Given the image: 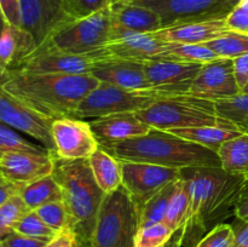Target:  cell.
Returning a JSON list of instances; mask_svg holds the SVG:
<instances>
[{"label": "cell", "mask_w": 248, "mask_h": 247, "mask_svg": "<svg viewBox=\"0 0 248 247\" xmlns=\"http://www.w3.org/2000/svg\"><path fill=\"white\" fill-rule=\"evenodd\" d=\"M181 176L188 183L190 208L186 227L178 237V246L195 247L206 232L234 213L247 177L213 166L186 167L181 170Z\"/></svg>", "instance_id": "1"}, {"label": "cell", "mask_w": 248, "mask_h": 247, "mask_svg": "<svg viewBox=\"0 0 248 247\" xmlns=\"http://www.w3.org/2000/svg\"><path fill=\"white\" fill-rule=\"evenodd\" d=\"M99 82L91 73L28 74L14 70L0 73V85L4 91L52 120L75 118L79 104Z\"/></svg>", "instance_id": "2"}, {"label": "cell", "mask_w": 248, "mask_h": 247, "mask_svg": "<svg viewBox=\"0 0 248 247\" xmlns=\"http://www.w3.org/2000/svg\"><path fill=\"white\" fill-rule=\"evenodd\" d=\"M99 147L120 161L145 162L177 170L198 166L222 167L219 157L212 150L155 128L140 137L103 143Z\"/></svg>", "instance_id": "3"}, {"label": "cell", "mask_w": 248, "mask_h": 247, "mask_svg": "<svg viewBox=\"0 0 248 247\" xmlns=\"http://www.w3.org/2000/svg\"><path fill=\"white\" fill-rule=\"evenodd\" d=\"M53 160L52 176L62 189L69 228L77 235L80 247H91L97 213L106 194L94 181L87 159L67 160L53 153Z\"/></svg>", "instance_id": "4"}, {"label": "cell", "mask_w": 248, "mask_h": 247, "mask_svg": "<svg viewBox=\"0 0 248 247\" xmlns=\"http://www.w3.org/2000/svg\"><path fill=\"white\" fill-rule=\"evenodd\" d=\"M136 115L152 128L160 131L201 126L242 128L218 115L215 102L190 93L160 99Z\"/></svg>", "instance_id": "5"}, {"label": "cell", "mask_w": 248, "mask_h": 247, "mask_svg": "<svg viewBox=\"0 0 248 247\" xmlns=\"http://www.w3.org/2000/svg\"><path fill=\"white\" fill-rule=\"evenodd\" d=\"M140 211L123 185L106 194L96 218L91 247H133Z\"/></svg>", "instance_id": "6"}, {"label": "cell", "mask_w": 248, "mask_h": 247, "mask_svg": "<svg viewBox=\"0 0 248 247\" xmlns=\"http://www.w3.org/2000/svg\"><path fill=\"white\" fill-rule=\"evenodd\" d=\"M165 91H136L125 90L107 82H99L79 104L77 119H96L119 113H138L160 99L179 96Z\"/></svg>", "instance_id": "7"}, {"label": "cell", "mask_w": 248, "mask_h": 247, "mask_svg": "<svg viewBox=\"0 0 248 247\" xmlns=\"http://www.w3.org/2000/svg\"><path fill=\"white\" fill-rule=\"evenodd\" d=\"M111 28L113 24L108 6L91 16L77 19L46 43L63 52L91 55L110 40Z\"/></svg>", "instance_id": "8"}, {"label": "cell", "mask_w": 248, "mask_h": 247, "mask_svg": "<svg viewBox=\"0 0 248 247\" xmlns=\"http://www.w3.org/2000/svg\"><path fill=\"white\" fill-rule=\"evenodd\" d=\"M152 9L162 21V28L190 22L224 19L240 0H123Z\"/></svg>", "instance_id": "9"}, {"label": "cell", "mask_w": 248, "mask_h": 247, "mask_svg": "<svg viewBox=\"0 0 248 247\" xmlns=\"http://www.w3.org/2000/svg\"><path fill=\"white\" fill-rule=\"evenodd\" d=\"M89 56L94 58L97 63L103 61L145 63L162 58L169 60L167 43L153 33H133L114 28H111L110 40Z\"/></svg>", "instance_id": "10"}, {"label": "cell", "mask_w": 248, "mask_h": 247, "mask_svg": "<svg viewBox=\"0 0 248 247\" xmlns=\"http://www.w3.org/2000/svg\"><path fill=\"white\" fill-rule=\"evenodd\" d=\"M19 14L21 28L33 36L38 46L77 21L65 0H19Z\"/></svg>", "instance_id": "11"}, {"label": "cell", "mask_w": 248, "mask_h": 247, "mask_svg": "<svg viewBox=\"0 0 248 247\" xmlns=\"http://www.w3.org/2000/svg\"><path fill=\"white\" fill-rule=\"evenodd\" d=\"M96 64L97 61L91 56L63 52L45 43L18 64L6 70L28 74H86L91 73Z\"/></svg>", "instance_id": "12"}, {"label": "cell", "mask_w": 248, "mask_h": 247, "mask_svg": "<svg viewBox=\"0 0 248 247\" xmlns=\"http://www.w3.org/2000/svg\"><path fill=\"white\" fill-rule=\"evenodd\" d=\"M123 184L140 211L164 186L181 179V170L145 162L121 161Z\"/></svg>", "instance_id": "13"}, {"label": "cell", "mask_w": 248, "mask_h": 247, "mask_svg": "<svg viewBox=\"0 0 248 247\" xmlns=\"http://www.w3.org/2000/svg\"><path fill=\"white\" fill-rule=\"evenodd\" d=\"M0 121L16 131L31 136L44 148L55 153L52 119L43 115L12 97L0 87Z\"/></svg>", "instance_id": "14"}, {"label": "cell", "mask_w": 248, "mask_h": 247, "mask_svg": "<svg viewBox=\"0 0 248 247\" xmlns=\"http://www.w3.org/2000/svg\"><path fill=\"white\" fill-rule=\"evenodd\" d=\"M55 155L67 160L89 159L99 143L89 121L77 118L56 119L52 123Z\"/></svg>", "instance_id": "15"}, {"label": "cell", "mask_w": 248, "mask_h": 247, "mask_svg": "<svg viewBox=\"0 0 248 247\" xmlns=\"http://www.w3.org/2000/svg\"><path fill=\"white\" fill-rule=\"evenodd\" d=\"M189 93L213 102L241 93L235 79L232 60L218 58L205 63L191 84Z\"/></svg>", "instance_id": "16"}, {"label": "cell", "mask_w": 248, "mask_h": 247, "mask_svg": "<svg viewBox=\"0 0 248 247\" xmlns=\"http://www.w3.org/2000/svg\"><path fill=\"white\" fill-rule=\"evenodd\" d=\"M143 64L153 90L171 93H189L191 84L203 65L165 58L149 61Z\"/></svg>", "instance_id": "17"}, {"label": "cell", "mask_w": 248, "mask_h": 247, "mask_svg": "<svg viewBox=\"0 0 248 247\" xmlns=\"http://www.w3.org/2000/svg\"><path fill=\"white\" fill-rule=\"evenodd\" d=\"M53 166L51 152H11L0 156V173L19 189L52 173Z\"/></svg>", "instance_id": "18"}, {"label": "cell", "mask_w": 248, "mask_h": 247, "mask_svg": "<svg viewBox=\"0 0 248 247\" xmlns=\"http://www.w3.org/2000/svg\"><path fill=\"white\" fill-rule=\"evenodd\" d=\"M91 74L101 82H107L121 89L155 91L148 81L143 63L130 61H103L92 68Z\"/></svg>", "instance_id": "19"}, {"label": "cell", "mask_w": 248, "mask_h": 247, "mask_svg": "<svg viewBox=\"0 0 248 247\" xmlns=\"http://www.w3.org/2000/svg\"><path fill=\"white\" fill-rule=\"evenodd\" d=\"M99 144L114 143L147 135L153 130L136 113H119L99 116L89 121Z\"/></svg>", "instance_id": "20"}, {"label": "cell", "mask_w": 248, "mask_h": 247, "mask_svg": "<svg viewBox=\"0 0 248 247\" xmlns=\"http://www.w3.org/2000/svg\"><path fill=\"white\" fill-rule=\"evenodd\" d=\"M114 29L133 33H155L162 29L161 17L152 9L130 1L109 5Z\"/></svg>", "instance_id": "21"}, {"label": "cell", "mask_w": 248, "mask_h": 247, "mask_svg": "<svg viewBox=\"0 0 248 247\" xmlns=\"http://www.w3.org/2000/svg\"><path fill=\"white\" fill-rule=\"evenodd\" d=\"M230 31L224 19L190 22L166 27L155 31V36L166 43L176 44H206Z\"/></svg>", "instance_id": "22"}, {"label": "cell", "mask_w": 248, "mask_h": 247, "mask_svg": "<svg viewBox=\"0 0 248 247\" xmlns=\"http://www.w3.org/2000/svg\"><path fill=\"white\" fill-rule=\"evenodd\" d=\"M36 47L35 40L28 31L7 24L0 34V73L14 68Z\"/></svg>", "instance_id": "23"}, {"label": "cell", "mask_w": 248, "mask_h": 247, "mask_svg": "<svg viewBox=\"0 0 248 247\" xmlns=\"http://www.w3.org/2000/svg\"><path fill=\"white\" fill-rule=\"evenodd\" d=\"M89 165L93 178L104 194H109L120 188L123 184L121 161L99 147L89 157Z\"/></svg>", "instance_id": "24"}, {"label": "cell", "mask_w": 248, "mask_h": 247, "mask_svg": "<svg viewBox=\"0 0 248 247\" xmlns=\"http://www.w3.org/2000/svg\"><path fill=\"white\" fill-rule=\"evenodd\" d=\"M247 130L244 128L216 127V126H201V127L174 128L167 132H171L183 139L193 142L203 148L212 150L217 154L223 143L242 135Z\"/></svg>", "instance_id": "25"}, {"label": "cell", "mask_w": 248, "mask_h": 247, "mask_svg": "<svg viewBox=\"0 0 248 247\" xmlns=\"http://www.w3.org/2000/svg\"><path fill=\"white\" fill-rule=\"evenodd\" d=\"M217 155L223 170L248 177V131L223 143Z\"/></svg>", "instance_id": "26"}, {"label": "cell", "mask_w": 248, "mask_h": 247, "mask_svg": "<svg viewBox=\"0 0 248 247\" xmlns=\"http://www.w3.org/2000/svg\"><path fill=\"white\" fill-rule=\"evenodd\" d=\"M18 194L29 210H36L52 201H63L62 189L52 173L22 186Z\"/></svg>", "instance_id": "27"}, {"label": "cell", "mask_w": 248, "mask_h": 247, "mask_svg": "<svg viewBox=\"0 0 248 247\" xmlns=\"http://www.w3.org/2000/svg\"><path fill=\"white\" fill-rule=\"evenodd\" d=\"M189 208H190V194H189V186L186 179L181 177L176 183L173 194L170 199L169 206H167L166 216L164 222L171 228L174 234L183 232L189 216Z\"/></svg>", "instance_id": "28"}, {"label": "cell", "mask_w": 248, "mask_h": 247, "mask_svg": "<svg viewBox=\"0 0 248 247\" xmlns=\"http://www.w3.org/2000/svg\"><path fill=\"white\" fill-rule=\"evenodd\" d=\"M206 45L219 58H236L248 52V33L228 31Z\"/></svg>", "instance_id": "29"}, {"label": "cell", "mask_w": 248, "mask_h": 247, "mask_svg": "<svg viewBox=\"0 0 248 247\" xmlns=\"http://www.w3.org/2000/svg\"><path fill=\"white\" fill-rule=\"evenodd\" d=\"M176 183L177 182H172V183L167 184L143 206L142 210H140V228L164 222L167 206H169L170 199H171L174 188H176Z\"/></svg>", "instance_id": "30"}, {"label": "cell", "mask_w": 248, "mask_h": 247, "mask_svg": "<svg viewBox=\"0 0 248 247\" xmlns=\"http://www.w3.org/2000/svg\"><path fill=\"white\" fill-rule=\"evenodd\" d=\"M167 57L169 60L201 63V64L213 62L219 58L206 44L176 43H167Z\"/></svg>", "instance_id": "31"}, {"label": "cell", "mask_w": 248, "mask_h": 247, "mask_svg": "<svg viewBox=\"0 0 248 247\" xmlns=\"http://www.w3.org/2000/svg\"><path fill=\"white\" fill-rule=\"evenodd\" d=\"M215 107L218 115L248 131V94L239 93L229 98L217 99Z\"/></svg>", "instance_id": "32"}, {"label": "cell", "mask_w": 248, "mask_h": 247, "mask_svg": "<svg viewBox=\"0 0 248 247\" xmlns=\"http://www.w3.org/2000/svg\"><path fill=\"white\" fill-rule=\"evenodd\" d=\"M29 210L18 193L0 206V241L14 232V227Z\"/></svg>", "instance_id": "33"}, {"label": "cell", "mask_w": 248, "mask_h": 247, "mask_svg": "<svg viewBox=\"0 0 248 247\" xmlns=\"http://www.w3.org/2000/svg\"><path fill=\"white\" fill-rule=\"evenodd\" d=\"M11 152H50L43 145L29 142L18 131L0 121V156Z\"/></svg>", "instance_id": "34"}, {"label": "cell", "mask_w": 248, "mask_h": 247, "mask_svg": "<svg viewBox=\"0 0 248 247\" xmlns=\"http://www.w3.org/2000/svg\"><path fill=\"white\" fill-rule=\"evenodd\" d=\"M173 235L174 232L165 222L140 228L133 247H166Z\"/></svg>", "instance_id": "35"}, {"label": "cell", "mask_w": 248, "mask_h": 247, "mask_svg": "<svg viewBox=\"0 0 248 247\" xmlns=\"http://www.w3.org/2000/svg\"><path fill=\"white\" fill-rule=\"evenodd\" d=\"M14 232L22 235H26V236L45 240H51L56 234H57V232L51 229L47 224L44 223V220L39 217V215L34 210L28 211V212L15 224Z\"/></svg>", "instance_id": "36"}, {"label": "cell", "mask_w": 248, "mask_h": 247, "mask_svg": "<svg viewBox=\"0 0 248 247\" xmlns=\"http://www.w3.org/2000/svg\"><path fill=\"white\" fill-rule=\"evenodd\" d=\"M34 211L38 213L44 223L55 232H62L69 228V215H68L67 206L63 201H52V202L40 206Z\"/></svg>", "instance_id": "37"}, {"label": "cell", "mask_w": 248, "mask_h": 247, "mask_svg": "<svg viewBox=\"0 0 248 247\" xmlns=\"http://www.w3.org/2000/svg\"><path fill=\"white\" fill-rule=\"evenodd\" d=\"M232 240H234L232 225L220 223L210 230L196 244L195 247H232Z\"/></svg>", "instance_id": "38"}, {"label": "cell", "mask_w": 248, "mask_h": 247, "mask_svg": "<svg viewBox=\"0 0 248 247\" xmlns=\"http://www.w3.org/2000/svg\"><path fill=\"white\" fill-rule=\"evenodd\" d=\"M75 19L91 16L110 5V0H65Z\"/></svg>", "instance_id": "39"}, {"label": "cell", "mask_w": 248, "mask_h": 247, "mask_svg": "<svg viewBox=\"0 0 248 247\" xmlns=\"http://www.w3.org/2000/svg\"><path fill=\"white\" fill-rule=\"evenodd\" d=\"M1 242L6 247H45L48 240L36 239V237L26 236V235L12 232Z\"/></svg>", "instance_id": "40"}, {"label": "cell", "mask_w": 248, "mask_h": 247, "mask_svg": "<svg viewBox=\"0 0 248 247\" xmlns=\"http://www.w3.org/2000/svg\"><path fill=\"white\" fill-rule=\"evenodd\" d=\"M225 24L230 31L248 33V12L236 6L225 17Z\"/></svg>", "instance_id": "41"}, {"label": "cell", "mask_w": 248, "mask_h": 247, "mask_svg": "<svg viewBox=\"0 0 248 247\" xmlns=\"http://www.w3.org/2000/svg\"><path fill=\"white\" fill-rule=\"evenodd\" d=\"M0 9L4 14L7 24L21 27L19 0H0Z\"/></svg>", "instance_id": "42"}, {"label": "cell", "mask_w": 248, "mask_h": 247, "mask_svg": "<svg viewBox=\"0 0 248 247\" xmlns=\"http://www.w3.org/2000/svg\"><path fill=\"white\" fill-rule=\"evenodd\" d=\"M45 247H80L75 232L70 228L58 232L46 244Z\"/></svg>", "instance_id": "43"}, {"label": "cell", "mask_w": 248, "mask_h": 247, "mask_svg": "<svg viewBox=\"0 0 248 247\" xmlns=\"http://www.w3.org/2000/svg\"><path fill=\"white\" fill-rule=\"evenodd\" d=\"M232 67H234L235 79L242 91V89L248 82V52L236 58H232Z\"/></svg>", "instance_id": "44"}, {"label": "cell", "mask_w": 248, "mask_h": 247, "mask_svg": "<svg viewBox=\"0 0 248 247\" xmlns=\"http://www.w3.org/2000/svg\"><path fill=\"white\" fill-rule=\"evenodd\" d=\"M234 215L237 219H248V177L245 179L239 196H237Z\"/></svg>", "instance_id": "45"}, {"label": "cell", "mask_w": 248, "mask_h": 247, "mask_svg": "<svg viewBox=\"0 0 248 247\" xmlns=\"http://www.w3.org/2000/svg\"><path fill=\"white\" fill-rule=\"evenodd\" d=\"M234 240L232 247H248V219H237L232 224Z\"/></svg>", "instance_id": "46"}, {"label": "cell", "mask_w": 248, "mask_h": 247, "mask_svg": "<svg viewBox=\"0 0 248 247\" xmlns=\"http://www.w3.org/2000/svg\"><path fill=\"white\" fill-rule=\"evenodd\" d=\"M18 191L19 186L11 183L9 179H6L1 173H0V206H1L7 199H10L12 195L18 193Z\"/></svg>", "instance_id": "47"}, {"label": "cell", "mask_w": 248, "mask_h": 247, "mask_svg": "<svg viewBox=\"0 0 248 247\" xmlns=\"http://www.w3.org/2000/svg\"><path fill=\"white\" fill-rule=\"evenodd\" d=\"M6 26H7V22H6V19H5V16H4V14H2L1 9H0V34L2 33V31H4L5 27Z\"/></svg>", "instance_id": "48"}, {"label": "cell", "mask_w": 248, "mask_h": 247, "mask_svg": "<svg viewBox=\"0 0 248 247\" xmlns=\"http://www.w3.org/2000/svg\"><path fill=\"white\" fill-rule=\"evenodd\" d=\"M237 7L248 12V0H240L239 4H237Z\"/></svg>", "instance_id": "49"}, {"label": "cell", "mask_w": 248, "mask_h": 247, "mask_svg": "<svg viewBox=\"0 0 248 247\" xmlns=\"http://www.w3.org/2000/svg\"><path fill=\"white\" fill-rule=\"evenodd\" d=\"M241 93H246V94H248V82H247V85H246V86H245L244 89H242Z\"/></svg>", "instance_id": "50"}, {"label": "cell", "mask_w": 248, "mask_h": 247, "mask_svg": "<svg viewBox=\"0 0 248 247\" xmlns=\"http://www.w3.org/2000/svg\"><path fill=\"white\" fill-rule=\"evenodd\" d=\"M119 1H123V0H110V4H114V2H119Z\"/></svg>", "instance_id": "51"}, {"label": "cell", "mask_w": 248, "mask_h": 247, "mask_svg": "<svg viewBox=\"0 0 248 247\" xmlns=\"http://www.w3.org/2000/svg\"><path fill=\"white\" fill-rule=\"evenodd\" d=\"M0 247H6V246H5V245L2 244V242H0Z\"/></svg>", "instance_id": "52"}, {"label": "cell", "mask_w": 248, "mask_h": 247, "mask_svg": "<svg viewBox=\"0 0 248 247\" xmlns=\"http://www.w3.org/2000/svg\"><path fill=\"white\" fill-rule=\"evenodd\" d=\"M0 87H1V85H0Z\"/></svg>", "instance_id": "53"}, {"label": "cell", "mask_w": 248, "mask_h": 247, "mask_svg": "<svg viewBox=\"0 0 248 247\" xmlns=\"http://www.w3.org/2000/svg\"><path fill=\"white\" fill-rule=\"evenodd\" d=\"M0 242H1V241H0Z\"/></svg>", "instance_id": "54"}]
</instances>
